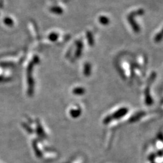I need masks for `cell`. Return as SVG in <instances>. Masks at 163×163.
Returning <instances> with one entry per match:
<instances>
[{"mask_svg":"<svg viewBox=\"0 0 163 163\" xmlns=\"http://www.w3.org/2000/svg\"><path fill=\"white\" fill-rule=\"evenodd\" d=\"M100 22L102 24H106L108 23V19L106 17H102V18H100Z\"/></svg>","mask_w":163,"mask_h":163,"instance_id":"7a4b0ae2","label":"cell"},{"mask_svg":"<svg viewBox=\"0 0 163 163\" xmlns=\"http://www.w3.org/2000/svg\"><path fill=\"white\" fill-rule=\"evenodd\" d=\"M163 38V30L161 32V33H160L158 35V36H157V37L155 38V41L156 42H159V41H161V38Z\"/></svg>","mask_w":163,"mask_h":163,"instance_id":"6da1fadb","label":"cell"}]
</instances>
